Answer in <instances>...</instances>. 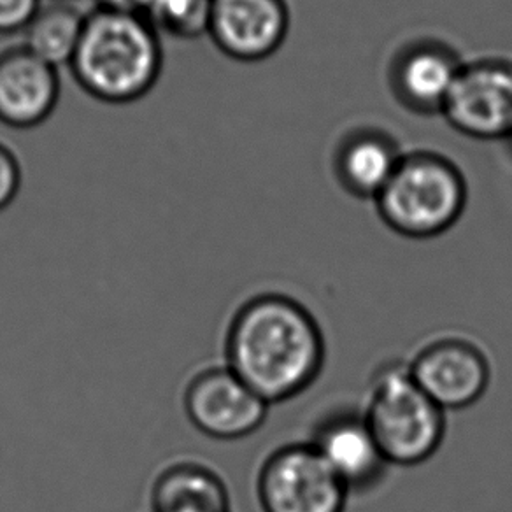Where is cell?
Masks as SVG:
<instances>
[{
  "label": "cell",
  "instance_id": "6da1fadb",
  "mask_svg": "<svg viewBox=\"0 0 512 512\" xmlns=\"http://www.w3.org/2000/svg\"><path fill=\"white\" fill-rule=\"evenodd\" d=\"M221 353V362L272 406L299 397L320 377L325 339L299 300L262 292L228 316Z\"/></svg>",
  "mask_w": 512,
  "mask_h": 512
},
{
  "label": "cell",
  "instance_id": "7a4b0ae2",
  "mask_svg": "<svg viewBox=\"0 0 512 512\" xmlns=\"http://www.w3.org/2000/svg\"><path fill=\"white\" fill-rule=\"evenodd\" d=\"M164 67L160 34L143 16L95 8L69 69L83 90L106 104H132L155 88Z\"/></svg>",
  "mask_w": 512,
  "mask_h": 512
},
{
  "label": "cell",
  "instance_id": "3957f363",
  "mask_svg": "<svg viewBox=\"0 0 512 512\" xmlns=\"http://www.w3.org/2000/svg\"><path fill=\"white\" fill-rule=\"evenodd\" d=\"M362 411L390 465L427 462L446 435V411L421 390L407 362H386L374 372Z\"/></svg>",
  "mask_w": 512,
  "mask_h": 512
},
{
  "label": "cell",
  "instance_id": "277c9868",
  "mask_svg": "<svg viewBox=\"0 0 512 512\" xmlns=\"http://www.w3.org/2000/svg\"><path fill=\"white\" fill-rule=\"evenodd\" d=\"M376 199L381 218L397 234L428 239L444 234L462 216L467 185L448 158L420 151L400 158Z\"/></svg>",
  "mask_w": 512,
  "mask_h": 512
},
{
  "label": "cell",
  "instance_id": "5b68a950",
  "mask_svg": "<svg viewBox=\"0 0 512 512\" xmlns=\"http://www.w3.org/2000/svg\"><path fill=\"white\" fill-rule=\"evenodd\" d=\"M262 512H344L349 490L309 442L271 451L256 472Z\"/></svg>",
  "mask_w": 512,
  "mask_h": 512
},
{
  "label": "cell",
  "instance_id": "8992f818",
  "mask_svg": "<svg viewBox=\"0 0 512 512\" xmlns=\"http://www.w3.org/2000/svg\"><path fill=\"white\" fill-rule=\"evenodd\" d=\"M181 409L199 434L213 441L246 439L264 425L271 406L223 362L204 363L186 377Z\"/></svg>",
  "mask_w": 512,
  "mask_h": 512
},
{
  "label": "cell",
  "instance_id": "52a82bcc",
  "mask_svg": "<svg viewBox=\"0 0 512 512\" xmlns=\"http://www.w3.org/2000/svg\"><path fill=\"white\" fill-rule=\"evenodd\" d=\"M407 363L421 390L444 411L476 404L490 386L491 367L483 349L458 335L427 342Z\"/></svg>",
  "mask_w": 512,
  "mask_h": 512
},
{
  "label": "cell",
  "instance_id": "ba28073f",
  "mask_svg": "<svg viewBox=\"0 0 512 512\" xmlns=\"http://www.w3.org/2000/svg\"><path fill=\"white\" fill-rule=\"evenodd\" d=\"M442 109L449 123L467 136H511L512 64L479 62L462 67Z\"/></svg>",
  "mask_w": 512,
  "mask_h": 512
},
{
  "label": "cell",
  "instance_id": "9c48e42d",
  "mask_svg": "<svg viewBox=\"0 0 512 512\" xmlns=\"http://www.w3.org/2000/svg\"><path fill=\"white\" fill-rule=\"evenodd\" d=\"M307 442L320 453L349 493L376 488L390 467L362 409L339 407L321 416Z\"/></svg>",
  "mask_w": 512,
  "mask_h": 512
},
{
  "label": "cell",
  "instance_id": "30bf717a",
  "mask_svg": "<svg viewBox=\"0 0 512 512\" xmlns=\"http://www.w3.org/2000/svg\"><path fill=\"white\" fill-rule=\"evenodd\" d=\"M288 11L283 0H211L207 36L227 57L258 62L285 41Z\"/></svg>",
  "mask_w": 512,
  "mask_h": 512
},
{
  "label": "cell",
  "instance_id": "8fae6325",
  "mask_svg": "<svg viewBox=\"0 0 512 512\" xmlns=\"http://www.w3.org/2000/svg\"><path fill=\"white\" fill-rule=\"evenodd\" d=\"M60 100L58 69L22 43L0 50V123L16 130L39 127Z\"/></svg>",
  "mask_w": 512,
  "mask_h": 512
},
{
  "label": "cell",
  "instance_id": "7c38bea8",
  "mask_svg": "<svg viewBox=\"0 0 512 512\" xmlns=\"http://www.w3.org/2000/svg\"><path fill=\"white\" fill-rule=\"evenodd\" d=\"M150 512H235L232 491L218 469L197 456H174L148 484Z\"/></svg>",
  "mask_w": 512,
  "mask_h": 512
},
{
  "label": "cell",
  "instance_id": "4fadbf2b",
  "mask_svg": "<svg viewBox=\"0 0 512 512\" xmlns=\"http://www.w3.org/2000/svg\"><path fill=\"white\" fill-rule=\"evenodd\" d=\"M456 58L442 48L409 51L397 69V88L407 104L420 109L444 106L460 72Z\"/></svg>",
  "mask_w": 512,
  "mask_h": 512
},
{
  "label": "cell",
  "instance_id": "5bb4252c",
  "mask_svg": "<svg viewBox=\"0 0 512 512\" xmlns=\"http://www.w3.org/2000/svg\"><path fill=\"white\" fill-rule=\"evenodd\" d=\"M86 13L72 0H43L41 8L23 30L22 44L44 62L60 67L71 64Z\"/></svg>",
  "mask_w": 512,
  "mask_h": 512
},
{
  "label": "cell",
  "instance_id": "9a60e30c",
  "mask_svg": "<svg viewBox=\"0 0 512 512\" xmlns=\"http://www.w3.org/2000/svg\"><path fill=\"white\" fill-rule=\"evenodd\" d=\"M399 162L397 151L384 137L363 134L342 148L339 171L348 190L362 197H377Z\"/></svg>",
  "mask_w": 512,
  "mask_h": 512
},
{
  "label": "cell",
  "instance_id": "2e32d148",
  "mask_svg": "<svg viewBox=\"0 0 512 512\" xmlns=\"http://www.w3.org/2000/svg\"><path fill=\"white\" fill-rule=\"evenodd\" d=\"M211 0H139L136 13L158 34L176 39L207 36Z\"/></svg>",
  "mask_w": 512,
  "mask_h": 512
},
{
  "label": "cell",
  "instance_id": "e0dca14e",
  "mask_svg": "<svg viewBox=\"0 0 512 512\" xmlns=\"http://www.w3.org/2000/svg\"><path fill=\"white\" fill-rule=\"evenodd\" d=\"M22 164L13 148L0 141V213L15 202L22 188Z\"/></svg>",
  "mask_w": 512,
  "mask_h": 512
},
{
  "label": "cell",
  "instance_id": "ac0fdd59",
  "mask_svg": "<svg viewBox=\"0 0 512 512\" xmlns=\"http://www.w3.org/2000/svg\"><path fill=\"white\" fill-rule=\"evenodd\" d=\"M43 0H0V36L23 32Z\"/></svg>",
  "mask_w": 512,
  "mask_h": 512
},
{
  "label": "cell",
  "instance_id": "d6986e66",
  "mask_svg": "<svg viewBox=\"0 0 512 512\" xmlns=\"http://www.w3.org/2000/svg\"><path fill=\"white\" fill-rule=\"evenodd\" d=\"M97 8L111 9V11H128L136 13L139 0H95Z\"/></svg>",
  "mask_w": 512,
  "mask_h": 512
}]
</instances>
